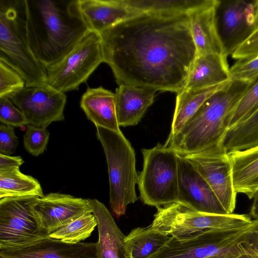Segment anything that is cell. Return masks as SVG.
<instances>
[{"instance_id":"cell-1","label":"cell","mask_w":258,"mask_h":258,"mask_svg":"<svg viewBox=\"0 0 258 258\" xmlns=\"http://www.w3.org/2000/svg\"><path fill=\"white\" fill-rule=\"evenodd\" d=\"M118 85L177 94L197 57L188 13H142L100 34Z\"/></svg>"},{"instance_id":"cell-2","label":"cell","mask_w":258,"mask_h":258,"mask_svg":"<svg viewBox=\"0 0 258 258\" xmlns=\"http://www.w3.org/2000/svg\"><path fill=\"white\" fill-rule=\"evenodd\" d=\"M31 50L47 68L63 57L88 32L77 0H26Z\"/></svg>"},{"instance_id":"cell-3","label":"cell","mask_w":258,"mask_h":258,"mask_svg":"<svg viewBox=\"0 0 258 258\" xmlns=\"http://www.w3.org/2000/svg\"><path fill=\"white\" fill-rule=\"evenodd\" d=\"M251 84L232 81L226 90L207 99L165 145L179 155L194 154L222 141L237 103Z\"/></svg>"},{"instance_id":"cell-4","label":"cell","mask_w":258,"mask_h":258,"mask_svg":"<svg viewBox=\"0 0 258 258\" xmlns=\"http://www.w3.org/2000/svg\"><path fill=\"white\" fill-rule=\"evenodd\" d=\"M0 60L18 72L27 86L47 83L46 68L29 46L26 0H0Z\"/></svg>"},{"instance_id":"cell-5","label":"cell","mask_w":258,"mask_h":258,"mask_svg":"<svg viewBox=\"0 0 258 258\" xmlns=\"http://www.w3.org/2000/svg\"><path fill=\"white\" fill-rule=\"evenodd\" d=\"M96 135L106 157L110 187V205L117 218L124 215L127 206L138 201L136 170L134 148L121 131L116 132L96 126Z\"/></svg>"},{"instance_id":"cell-6","label":"cell","mask_w":258,"mask_h":258,"mask_svg":"<svg viewBox=\"0 0 258 258\" xmlns=\"http://www.w3.org/2000/svg\"><path fill=\"white\" fill-rule=\"evenodd\" d=\"M157 209L149 226L179 241L192 239L212 230L239 228L252 222L246 214L203 213L180 202Z\"/></svg>"},{"instance_id":"cell-7","label":"cell","mask_w":258,"mask_h":258,"mask_svg":"<svg viewBox=\"0 0 258 258\" xmlns=\"http://www.w3.org/2000/svg\"><path fill=\"white\" fill-rule=\"evenodd\" d=\"M141 151L143 166L138 182L141 201L157 208L178 202L177 153L160 143Z\"/></svg>"},{"instance_id":"cell-8","label":"cell","mask_w":258,"mask_h":258,"mask_svg":"<svg viewBox=\"0 0 258 258\" xmlns=\"http://www.w3.org/2000/svg\"><path fill=\"white\" fill-rule=\"evenodd\" d=\"M103 62L101 36L89 30L63 57L46 68L47 83L64 93L78 90Z\"/></svg>"},{"instance_id":"cell-9","label":"cell","mask_w":258,"mask_h":258,"mask_svg":"<svg viewBox=\"0 0 258 258\" xmlns=\"http://www.w3.org/2000/svg\"><path fill=\"white\" fill-rule=\"evenodd\" d=\"M37 198L0 199V251L21 249L49 237L31 211V204Z\"/></svg>"},{"instance_id":"cell-10","label":"cell","mask_w":258,"mask_h":258,"mask_svg":"<svg viewBox=\"0 0 258 258\" xmlns=\"http://www.w3.org/2000/svg\"><path fill=\"white\" fill-rule=\"evenodd\" d=\"M251 224L236 229L210 231L185 241L171 236L151 258H205L230 251L244 239Z\"/></svg>"},{"instance_id":"cell-11","label":"cell","mask_w":258,"mask_h":258,"mask_svg":"<svg viewBox=\"0 0 258 258\" xmlns=\"http://www.w3.org/2000/svg\"><path fill=\"white\" fill-rule=\"evenodd\" d=\"M228 150L222 141L201 152L182 156L197 169L212 189L227 214H232L236 194Z\"/></svg>"},{"instance_id":"cell-12","label":"cell","mask_w":258,"mask_h":258,"mask_svg":"<svg viewBox=\"0 0 258 258\" xmlns=\"http://www.w3.org/2000/svg\"><path fill=\"white\" fill-rule=\"evenodd\" d=\"M8 97L23 112L28 124L46 128L64 119L67 96L47 83L25 86Z\"/></svg>"},{"instance_id":"cell-13","label":"cell","mask_w":258,"mask_h":258,"mask_svg":"<svg viewBox=\"0 0 258 258\" xmlns=\"http://www.w3.org/2000/svg\"><path fill=\"white\" fill-rule=\"evenodd\" d=\"M31 209L39 227L49 234L92 212L89 199L57 192L36 198L32 202Z\"/></svg>"},{"instance_id":"cell-14","label":"cell","mask_w":258,"mask_h":258,"mask_svg":"<svg viewBox=\"0 0 258 258\" xmlns=\"http://www.w3.org/2000/svg\"><path fill=\"white\" fill-rule=\"evenodd\" d=\"M178 201L203 213L227 214L206 180L192 163L178 154Z\"/></svg>"},{"instance_id":"cell-15","label":"cell","mask_w":258,"mask_h":258,"mask_svg":"<svg viewBox=\"0 0 258 258\" xmlns=\"http://www.w3.org/2000/svg\"><path fill=\"white\" fill-rule=\"evenodd\" d=\"M217 17L223 43L227 54H232L254 30V1H220Z\"/></svg>"},{"instance_id":"cell-16","label":"cell","mask_w":258,"mask_h":258,"mask_svg":"<svg viewBox=\"0 0 258 258\" xmlns=\"http://www.w3.org/2000/svg\"><path fill=\"white\" fill-rule=\"evenodd\" d=\"M218 0H208L203 5L188 13L197 56L207 54L227 56L217 23Z\"/></svg>"},{"instance_id":"cell-17","label":"cell","mask_w":258,"mask_h":258,"mask_svg":"<svg viewBox=\"0 0 258 258\" xmlns=\"http://www.w3.org/2000/svg\"><path fill=\"white\" fill-rule=\"evenodd\" d=\"M0 258H100L97 242L70 244L48 237L21 249L0 251Z\"/></svg>"},{"instance_id":"cell-18","label":"cell","mask_w":258,"mask_h":258,"mask_svg":"<svg viewBox=\"0 0 258 258\" xmlns=\"http://www.w3.org/2000/svg\"><path fill=\"white\" fill-rule=\"evenodd\" d=\"M81 15L89 31L99 34L141 13L124 0H77Z\"/></svg>"},{"instance_id":"cell-19","label":"cell","mask_w":258,"mask_h":258,"mask_svg":"<svg viewBox=\"0 0 258 258\" xmlns=\"http://www.w3.org/2000/svg\"><path fill=\"white\" fill-rule=\"evenodd\" d=\"M97 222L98 251L100 258H131L125 241L126 236L119 229L106 206L96 199H89Z\"/></svg>"},{"instance_id":"cell-20","label":"cell","mask_w":258,"mask_h":258,"mask_svg":"<svg viewBox=\"0 0 258 258\" xmlns=\"http://www.w3.org/2000/svg\"><path fill=\"white\" fill-rule=\"evenodd\" d=\"M156 91L120 85L115 92L118 123L123 127L137 125L154 101Z\"/></svg>"},{"instance_id":"cell-21","label":"cell","mask_w":258,"mask_h":258,"mask_svg":"<svg viewBox=\"0 0 258 258\" xmlns=\"http://www.w3.org/2000/svg\"><path fill=\"white\" fill-rule=\"evenodd\" d=\"M80 107L96 127L120 131L116 116L115 93L102 86L88 88L82 96Z\"/></svg>"},{"instance_id":"cell-22","label":"cell","mask_w":258,"mask_h":258,"mask_svg":"<svg viewBox=\"0 0 258 258\" xmlns=\"http://www.w3.org/2000/svg\"><path fill=\"white\" fill-rule=\"evenodd\" d=\"M227 56L207 54L197 56L183 89L211 87L231 81Z\"/></svg>"},{"instance_id":"cell-23","label":"cell","mask_w":258,"mask_h":258,"mask_svg":"<svg viewBox=\"0 0 258 258\" xmlns=\"http://www.w3.org/2000/svg\"><path fill=\"white\" fill-rule=\"evenodd\" d=\"M228 154L235 192L252 199L258 192V145Z\"/></svg>"},{"instance_id":"cell-24","label":"cell","mask_w":258,"mask_h":258,"mask_svg":"<svg viewBox=\"0 0 258 258\" xmlns=\"http://www.w3.org/2000/svg\"><path fill=\"white\" fill-rule=\"evenodd\" d=\"M232 82L229 81L207 88L183 89L177 93L169 136L176 134L207 99L216 93L227 89Z\"/></svg>"},{"instance_id":"cell-25","label":"cell","mask_w":258,"mask_h":258,"mask_svg":"<svg viewBox=\"0 0 258 258\" xmlns=\"http://www.w3.org/2000/svg\"><path fill=\"white\" fill-rule=\"evenodd\" d=\"M170 238L149 226L133 229L125 241L131 258H151Z\"/></svg>"},{"instance_id":"cell-26","label":"cell","mask_w":258,"mask_h":258,"mask_svg":"<svg viewBox=\"0 0 258 258\" xmlns=\"http://www.w3.org/2000/svg\"><path fill=\"white\" fill-rule=\"evenodd\" d=\"M44 196L39 181L22 173L19 167L0 170V199Z\"/></svg>"},{"instance_id":"cell-27","label":"cell","mask_w":258,"mask_h":258,"mask_svg":"<svg viewBox=\"0 0 258 258\" xmlns=\"http://www.w3.org/2000/svg\"><path fill=\"white\" fill-rule=\"evenodd\" d=\"M222 142L228 152L258 145V107L246 118L229 126Z\"/></svg>"},{"instance_id":"cell-28","label":"cell","mask_w":258,"mask_h":258,"mask_svg":"<svg viewBox=\"0 0 258 258\" xmlns=\"http://www.w3.org/2000/svg\"><path fill=\"white\" fill-rule=\"evenodd\" d=\"M208 0H124L129 7L141 13H188Z\"/></svg>"},{"instance_id":"cell-29","label":"cell","mask_w":258,"mask_h":258,"mask_svg":"<svg viewBox=\"0 0 258 258\" xmlns=\"http://www.w3.org/2000/svg\"><path fill=\"white\" fill-rule=\"evenodd\" d=\"M97 226L92 212L86 213L50 234L49 236L62 241L75 244L88 238Z\"/></svg>"},{"instance_id":"cell-30","label":"cell","mask_w":258,"mask_h":258,"mask_svg":"<svg viewBox=\"0 0 258 258\" xmlns=\"http://www.w3.org/2000/svg\"><path fill=\"white\" fill-rule=\"evenodd\" d=\"M258 107V79L250 85L240 98L230 121L232 126L243 120Z\"/></svg>"},{"instance_id":"cell-31","label":"cell","mask_w":258,"mask_h":258,"mask_svg":"<svg viewBox=\"0 0 258 258\" xmlns=\"http://www.w3.org/2000/svg\"><path fill=\"white\" fill-rule=\"evenodd\" d=\"M49 137L46 128L28 124L23 138L24 148L32 155L38 156L45 150Z\"/></svg>"},{"instance_id":"cell-32","label":"cell","mask_w":258,"mask_h":258,"mask_svg":"<svg viewBox=\"0 0 258 258\" xmlns=\"http://www.w3.org/2000/svg\"><path fill=\"white\" fill-rule=\"evenodd\" d=\"M232 81L251 84L258 79V55L253 58L238 60L229 69Z\"/></svg>"},{"instance_id":"cell-33","label":"cell","mask_w":258,"mask_h":258,"mask_svg":"<svg viewBox=\"0 0 258 258\" xmlns=\"http://www.w3.org/2000/svg\"><path fill=\"white\" fill-rule=\"evenodd\" d=\"M26 86L23 77L15 70L0 60V97H8Z\"/></svg>"},{"instance_id":"cell-34","label":"cell","mask_w":258,"mask_h":258,"mask_svg":"<svg viewBox=\"0 0 258 258\" xmlns=\"http://www.w3.org/2000/svg\"><path fill=\"white\" fill-rule=\"evenodd\" d=\"M0 121L4 124L16 127L28 124L23 112L8 97H0Z\"/></svg>"},{"instance_id":"cell-35","label":"cell","mask_w":258,"mask_h":258,"mask_svg":"<svg viewBox=\"0 0 258 258\" xmlns=\"http://www.w3.org/2000/svg\"><path fill=\"white\" fill-rule=\"evenodd\" d=\"M233 58L248 59L258 55V29L254 30L231 54Z\"/></svg>"},{"instance_id":"cell-36","label":"cell","mask_w":258,"mask_h":258,"mask_svg":"<svg viewBox=\"0 0 258 258\" xmlns=\"http://www.w3.org/2000/svg\"><path fill=\"white\" fill-rule=\"evenodd\" d=\"M18 139L13 126L0 125V154L10 155L15 152L18 145Z\"/></svg>"},{"instance_id":"cell-37","label":"cell","mask_w":258,"mask_h":258,"mask_svg":"<svg viewBox=\"0 0 258 258\" xmlns=\"http://www.w3.org/2000/svg\"><path fill=\"white\" fill-rule=\"evenodd\" d=\"M239 245L244 252L258 258V220H252L250 229Z\"/></svg>"},{"instance_id":"cell-38","label":"cell","mask_w":258,"mask_h":258,"mask_svg":"<svg viewBox=\"0 0 258 258\" xmlns=\"http://www.w3.org/2000/svg\"><path fill=\"white\" fill-rule=\"evenodd\" d=\"M24 163L20 156H12L0 154V170L20 167Z\"/></svg>"},{"instance_id":"cell-39","label":"cell","mask_w":258,"mask_h":258,"mask_svg":"<svg viewBox=\"0 0 258 258\" xmlns=\"http://www.w3.org/2000/svg\"><path fill=\"white\" fill-rule=\"evenodd\" d=\"M241 253L242 251L239 245L237 248L230 251L219 253L205 258H239Z\"/></svg>"},{"instance_id":"cell-40","label":"cell","mask_w":258,"mask_h":258,"mask_svg":"<svg viewBox=\"0 0 258 258\" xmlns=\"http://www.w3.org/2000/svg\"><path fill=\"white\" fill-rule=\"evenodd\" d=\"M253 199L249 214L251 217L254 219V220H258V192Z\"/></svg>"},{"instance_id":"cell-41","label":"cell","mask_w":258,"mask_h":258,"mask_svg":"<svg viewBox=\"0 0 258 258\" xmlns=\"http://www.w3.org/2000/svg\"><path fill=\"white\" fill-rule=\"evenodd\" d=\"M254 7L255 19L253 31L256 29H258V0L254 1Z\"/></svg>"},{"instance_id":"cell-42","label":"cell","mask_w":258,"mask_h":258,"mask_svg":"<svg viewBox=\"0 0 258 258\" xmlns=\"http://www.w3.org/2000/svg\"><path fill=\"white\" fill-rule=\"evenodd\" d=\"M240 245V244H239ZM240 246V245H239ZM242 253L239 257V258H253L250 255L244 252L241 249Z\"/></svg>"}]
</instances>
